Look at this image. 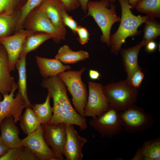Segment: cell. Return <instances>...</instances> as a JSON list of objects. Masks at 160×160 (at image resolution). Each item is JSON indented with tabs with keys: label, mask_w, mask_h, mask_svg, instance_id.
<instances>
[{
	"label": "cell",
	"mask_w": 160,
	"mask_h": 160,
	"mask_svg": "<svg viewBox=\"0 0 160 160\" xmlns=\"http://www.w3.org/2000/svg\"><path fill=\"white\" fill-rule=\"evenodd\" d=\"M22 0H0V14H11L20 10Z\"/></svg>",
	"instance_id": "obj_30"
},
{
	"label": "cell",
	"mask_w": 160,
	"mask_h": 160,
	"mask_svg": "<svg viewBox=\"0 0 160 160\" xmlns=\"http://www.w3.org/2000/svg\"><path fill=\"white\" fill-rule=\"evenodd\" d=\"M143 39L145 45L148 42L154 41L160 35V24L155 18L150 17L145 22Z\"/></svg>",
	"instance_id": "obj_28"
},
{
	"label": "cell",
	"mask_w": 160,
	"mask_h": 160,
	"mask_svg": "<svg viewBox=\"0 0 160 160\" xmlns=\"http://www.w3.org/2000/svg\"><path fill=\"white\" fill-rule=\"evenodd\" d=\"M76 33L78 34V40L81 45H84L88 42L90 34L85 28L78 26L76 29Z\"/></svg>",
	"instance_id": "obj_33"
},
{
	"label": "cell",
	"mask_w": 160,
	"mask_h": 160,
	"mask_svg": "<svg viewBox=\"0 0 160 160\" xmlns=\"http://www.w3.org/2000/svg\"><path fill=\"white\" fill-rule=\"evenodd\" d=\"M24 27L31 32H41L52 34L54 36L53 40L56 43L65 39L39 6L29 13L25 20Z\"/></svg>",
	"instance_id": "obj_8"
},
{
	"label": "cell",
	"mask_w": 160,
	"mask_h": 160,
	"mask_svg": "<svg viewBox=\"0 0 160 160\" xmlns=\"http://www.w3.org/2000/svg\"><path fill=\"white\" fill-rule=\"evenodd\" d=\"M103 90L109 105L120 111L135 105L138 94L137 89L126 80L111 83Z\"/></svg>",
	"instance_id": "obj_4"
},
{
	"label": "cell",
	"mask_w": 160,
	"mask_h": 160,
	"mask_svg": "<svg viewBox=\"0 0 160 160\" xmlns=\"http://www.w3.org/2000/svg\"><path fill=\"white\" fill-rule=\"evenodd\" d=\"M61 17L64 25L69 27L74 34H76V29L78 26L77 23L71 16L68 14L65 9H64L62 12Z\"/></svg>",
	"instance_id": "obj_31"
},
{
	"label": "cell",
	"mask_w": 160,
	"mask_h": 160,
	"mask_svg": "<svg viewBox=\"0 0 160 160\" xmlns=\"http://www.w3.org/2000/svg\"><path fill=\"white\" fill-rule=\"evenodd\" d=\"M141 0H129V3L131 6L132 8H135L137 4Z\"/></svg>",
	"instance_id": "obj_41"
},
{
	"label": "cell",
	"mask_w": 160,
	"mask_h": 160,
	"mask_svg": "<svg viewBox=\"0 0 160 160\" xmlns=\"http://www.w3.org/2000/svg\"><path fill=\"white\" fill-rule=\"evenodd\" d=\"M36 59L40 73L44 78L56 76L71 68L70 65H64L56 58L50 59L36 56Z\"/></svg>",
	"instance_id": "obj_18"
},
{
	"label": "cell",
	"mask_w": 160,
	"mask_h": 160,
	"mask_svg": "<svg viewBox=\"0 0 160 160\" xmlns=\"http://www.w3.org/2000/svg\"><path fill=\"white\" fill-rule=\"evenodd\" d=\"M41 86L47 89L53 101V115L48 124L76 125L81 131L87 128L86 118L81 116L73 107L67 95L66 87L58 75L44 78Z\"/></svg>",
	"instance_id": "obj_1"
},
{
	"label": "cell",
	"mask_w": 160,
	"mask_h": 160,
	"mask_svg": "<svg viewBox=\"0 0 160 160\" xmlns=\"http://www.w3.org/2000/svg\"><path fill=\"white\" fill-rule=\"evenodd\" d=\"M146 45V49L148 52H152L154 51L157 47L156 43L154 41H151L147 43Z\"/></svg>",
	"instance_id": "obj_38"
},
{
	"label": "cell",
	"mask_w": 160,
	"mask_h": 160,
	"mask_svg": "<svg viewBox=\"0 0 160 160\" xmlns=\"http://www.w3.org/2000/svg\"><path fill=\"white\" fill-rule=\"evenodd\" d=\"M90 78L93 80L99 79L101 76L100 73L97 71L90 69L89 72Z\"/></svg>",
	"instance_id": "obj_37"
},
{
	"label": "cell",
	"mask_w": 160,
	"mask_h": 160,
	"mask_svg": "<svg viewBox=\"0 0 160 160\" xmlns=\"http://www.w3.org/2000/svg\"><path fill=\"white\" fill-rule=\"evenodd\" d=\"M44 139L58 160H64L63 152L66 139L65 124H41Z\"/></svg>",
	"instance_id": "obj_11"
},
{
	"label": "cell",
	"mask_w": 160,
	"mask_h": 160,
	"mask_svg": "<svg viewBox=\"0 0 160 160\" xmlns=\"http://www.w3.org/2000/svg\"><path fill=\"white\" fill-rule=\"evenodd\" d=\"M12 116L5 119L0 125V139L9 148L22 146L19 136L20 130L15 125Z\"/></svg>",
	"instance_id": "obj_17"
},
{
	"label": "cell",
	"mask_w": 160,
	"mask_h": 160,
	"mask_svg": "<svg viewBox=\"0 0 160 160\" xmlns=\"http://www.w3.org/2000/svg\"><path fill=\"white\" fill-rule=\"evenodd\" d=\"M160 138L144 142L137 150L132 160H159Z\"/></svg>",
	"instance_id": "obj_20"
},
{
	"label": "cell",
	"mask_w": 160,
	"mask_h": 160,
	"mask_svg": "<svg viewBox=\"0 0 160 160\" xmlns=\"http://www.w3.org/2000/svg\"><path fill=\"white\" fill-rule=\"evenodd\" d=\"M119 111L110 106L100 115L92 118L89 124L103 137H112L123 130Z\"/></svg>",
	"instance_id": "obj_7"
},
{
	"label": "cell",
	"mask_w": 160,
	"mask_h": 160,
	"mask_svg": "<svg viewBox=\"0 0 160 160\" xmlns=\"http://www.w3.org/2000/svg\"><path fill=\"white\" fill-rule=\"evenodd\" d=\"M145 45V41L143 39L139 44L127 49H121L120 51L122 58L124 69L127 74L126 80L130 83V79L136 71L142 70L138 63V57L141 48Z\"/></svg>",
	"instance_id": "obj_15"
},
{
	"label": "cell",
	"mask_w": 160,
	"mask_h": 160,
	"mask_svg": "<svg viewBox=\"0 0 160 160\" xmlns=\"http://www.w3.org/2000/svg\"><path fill=\"white\" fill-rule=\"evenodd\" d=\"M89 53L86 51L80 50L73 51L67 45L61 47L55 56V58L66 64H73L84 60L89 58Z\"/></svg>",
	"instance_id": "obj_21"
},
{
	"label": "cell",
	"mask_w": 160,
	"mask_h": 160,
	"mask_svg": "<svg viewBox=\"0 0 160 160\" xmlns=\"http://www.w3.org/2000/svg\"><path fill=\"white\" fill-rule=\"evenodd\" d=\"M10 72L7 53L1 45L0 49V92L3 95L9 93L15 83Z\"/></svg>",
	"instance_id": "obj_19"
},
{
	"label": "cell",
	"mask_w": 160,
	"mask_h": 160,
	"mask_svg": "<svg viewBox=\"0 0 160 160\" xmlns=\"http://www.w3.org/2000/svg\"><path fill=\"white\" fill-rule=\"evenodd\" d=\"M66 139L63 152L66 160H81L84 156L82 148L87 142L80 136L73 125L65 124Z\"/></svg>",
	"instance_id": "obj_14"
},
{
	"label": "cell",
	"mask_w": 160,
	"mask_h": 160,
	"mask_svg": "<svg viewBox=\"0 0 160 160\" xmlns=\"http://www.w3.org/2000/svg\"><path fill=\"white\" fill-rule=\"evenodd\" d=\"M135 8L138 11L151 17H160V0H141Z\"/></svg>",
	"instance_id": "obj_27"
},
{
	"label": "cell",
	"mask_w": 160,
	"mask_h": 160,
	"mask_svg": "<svg viewBox=\"0 0 160 160\" xmlns=\"http://www.w3.org/2000/svg\"><path fill=\"white\" fill-rule=\"evenodd\" d=\"M26 57V55L20 57L15 64V68L17 69L19 74L17 84L19 87L18 92L21 95L26 107L31 108L32 104L28 99L27 93Z\"/></svg>",
	"instance_id": "obj_22"
},
{
	"label": "cell",
	"mask_w": 160,
	"mask_h": 160,
	"mask_svg": "<svg viewBox=\"0 0 160 160\" xmlns=\"http://www.w3.org/2000/svg\"><path fill=\"white\" fill-rule=\"evenodd\" d=\"M46 13L54 26L65 39L66 29L61 13L65 8L61 0H43L39 5Z\"/></svg>",
	"instance_id": "obj_16"
},
{
	"label": "cell",
	"mask_w": 160,
	"mask_h": 160,
	"mask_svg": "<svg viewBox=\"0 0 160 160\" xmlns=\"http://www.w3.org/2000/svg\"><path fill=\"white\" fill-rule=\"evenodd\" d=\"M51 98L48 94L44 103L31 105V108L41 124H49L52 117L53 110L50 105Z\"/></svg>",
	"instance_id": "obj_26"
},
{
	"label": "cell",
	"mask_w": 160,
	"mask_h": 160,
	"mask_svg": "<svg viewBox=\"0 0 160 160\" xmlns=\"http://www.w3.org/2000/svg\"><path fill=\"white\" fill-rule=\"evenodd\" d=\"M88 86L89 93L84 110V117L95 118L106 111L109 105L102 84L89 81Z\"/></svg>",
	"instance_id": "obj_9"
},
{
	"label": "cell",
	"mask_w": 160,
	"mask_h": 160,
	"mask_svg": "<svg viewBox=\"0 0 160 160\" xmlns=\"http://www.w3.org/2000/svg\"><path fill=\"white\" fill-rule=\"evenodd\" d=\"M1 93L0 92V102L1 100Z\"/></svg>",
	"instance_id": "obj_42"
},
{
	"label": "cell",
	"mask_w": 160,
	"mask_h": 160,
	"mask_svg": "<svg viewBox=\"0 0 160 160\" xmlns=\"http://www.w3.org/2000/svg\"><path fill=\"white\" fill-rule=\"evenodd\" d=\"M119 116L123 128L128 133L144 132L150 129L153 124L152 115L135 104L119 112Z\"/></svg>",
	"instance_id": "obj_6"
},
{
	"label": "cell",
	"mask_w": 160,
	"mask_h": 160,
	"mask_svg": "<svg viewBox=\"0 0 160 160\" xmlns=\"http://www.w3.org/2000/svg\"><path fill=\"white\" fill-rule=\"evenodd\" d=\"M21 143L22 146L28 147L31 150L38 160H58L44 139L41 125L21 140Z\"/></svg>",
	"instance_id": "obj_13"
},
{
	"label": "cell",
	"mask_w": 160,
	"mask_h": 160,
	"mask_svg": "<svg viewBox=\"0 0 160 160\" xmlns=\"http://www.w3.org/2000/svg\"><path fill=\"white\" fill-rule=\"evenodd\" d=\"M144 77V74L142 70H139L136 72L132 77L130 83L134 87L139 88Z\"/></svg>",
	"instance_id": "obj_34"
},
{
	"label": "cell",
	"mask_w": 160,
	"mask_h": 160,
	"mask_svg": "<svg viewBox=\"0 0 160 160\" xmlns=\"http://www.w3.org/2000/svg\"><path fill=\"white\" fill-rule=\"evenodd\" d=\"M23 146L22 152L18 160H38L31 150L28 147Z\"/></svg>",
	"instance_id": "obj_35"
},
{
	"label": "cell",
	"mask_w": 160,
	"mask_h": 160,
	"mask_svg": "<svg viewBox=\"0 0 160 160\" xmlns=\"http://www.w3.org/2000/svg\"><path fill=\"white\" fill-rule=\"evenodd\" d=\"M20 15V11L11 14H0V37L15 32Z\"/></svg>",
	"instance_id": "obj_25"
},
{
	"label": "cell",
	"mask_w": 160,
	"mask_h": 160,
	"mask_svg": "<svg viewBox=\"0 0 160 160\" xmlns=\"http://www.w3.org/2000/svg\"><path fill=\"white\" fill-rule=\"evenodd\" d=\"M23 146L9 148L7 152L0 158V160H18L22 152Z\"/></svg>",
	"instance_id": "obj_32"
},
{
	"label": "cell",
	"mask_w": 160,
	"mask_h": 160,
	"mask_svg": "<svg viewBox=\"0 0 160 160\" xmlns=\"http://www.w3.org/2000/svg\"><path fill=\"white\" fill-rule=\"evenodd\" d=\"M32 32L22 29L16 31L12 35L0 37V43L7 53L10 72L14 70L15 64L20 57L25 39Z\"/></svg>",
	"instance_id": "obj_10"
},
{
	"label": "cell",
	"mask_w": 160,
	"mask_h": 160,
	"mask_svg": "<svg viewBox=\"0 0 160 160\" xmlns=\"http://www.w3.org/2000/svg\"><path fill=\"white\" fill-rule=\"evenodd\" d=\"M1 44L0 43V48H1Z\"/></svg>",
	"instance_id": "obj_43"
},
{
	"label": "cell",
	"mask_w": 160,
	"mask_h": 160,
	"mask_svg": "<svg viewBox=\"0 0 160 160\" xmlns=\"http://www.w3.org/2000/svg\"><path fill=\"white\" fill-rule=\"evenodd\" d=\"M43 0H27L20 10V15L16 26V31L23 29L25 20L29 13L39 6Z\"/></svg>",
	"instance_id": "obj_29"
},
{
	"label": "cell",
	"mask_w": 160,
	"mask_h": 160,
	"mask_svg": "<svg viewBox=\"0 0 160 160\" xmlns=\"http://www.w3.org/2000/svg\"><path fill=\"white\" fill-rule=\"evenodd\" d=\"M66 11H71L78 8L80 5L78 0H61Z\"/></svg>",
	"instance_id": "obj_36"
},
{
	"label": "cell",
	"mask_w": 160,
	"mask_h": 160,
	"mask_svg": "<svg viewBox=\"0 0 160 160\" xmlns=\"http://www.w3.org/2000/svg\"><path fill=\"white\" fill-rule=\"evenodd\" d=\"M9 148L0 139V158L3 156Z\"/></svg>",
	"instance_id": "obj_40"
},
{
	"label": "cell",
	"mask_w": 160,
	"mask_h": 160,
	"mask_svg": "<svg viewBox=\"0 0 160 160\" xmlns=\"http://www.w3.org/2000/svg\"><path fill=\"white\" fill-rule=\"evenodd\" d=\"M54 36L41 32H33L28 35L25 40L20 57L26 55L29 52L35 50L47 40L54 39Z\"/></svg>",
	"instance_id": "obj_23"
},
{
	"label": "cell",
	"mask_w": 160,
	"mask_h": 160,
	"mask_svg": "<svg viewBox=\"0 0 160 160\" xmlns=\"http://www.w3.org/2000/svg\"><path fill=\"white\" fill-rule=\"evenodd\" d=\"M15 83L11 92L3 95V99L0 102V125L5 118L12 116L15 124L19 121L23 109L26 105L19 92L14 97V93L18 88Z\"/></svg>",
	"instance_id": "obj_12"
},
{
	"label": "cell",
	"mask_w": 160,
	"mask_h": 160,
	"mask_svg": "<svg viewBox=\"0 0 160 160\" xmlns=\"http://www.w3.org/2000/svg\"><path fill=\"white\" fill-rule=\"evenodd\" d=\"M108 0L100 1H89L87 5V16L92 17L100 28L102 32L100 41L110 47L111 31L115 23L119 22L121 17L117 16L116 6L110 4Z\"/></svg>",
	"instance_id": "obj_3"
},
{
	"label": "cell",
	"mask_w": 160,
	"mask_h": 160,
	"mask_svg": "<svg viewBox=\"0 0 160 160\" xmlns=\"http://www.w3.org/2000/svg\"><path fill=\"white\" fill-rule=\"evenodd\" d=\"M85 67L77 71L67 70L58 75L71 94L72 102L76 111L82 117H85L84 110L88 99L86 86L81 79V75Z\"/></svg>",
	"instance_id": "obj_5"
},
{
	"label": "cell",
	"mask_w": 160,
	"mask_h": 160,
	"mask_svg": "<svg viewBox=\"0 0 160 160\" xmlns=\"http://www.w3.org/2000/svg\"><path fill=\"white\" fill-rule=\"evenodd\" d=\"M111 3H114L116 0H108ZM82 9L85 13L87 11V5L89 0H78Z\"/></svg>",
	"instance_id": "obj_39"
},
{
	"label": "cell",
	"mask_w": 160,
	"mask_h": 160,
	"mask_svg": "<svg viewBox=\"0 0 160 160\" xmlns=\"http://www.w3.org/2000/svg\"><path fill=\"white\" fill-rule=\"evenodd\" d=\"M25 111L20 116L19 125L23 132L27 135L38 129L41 124L31 108H26Z\"/></svg>",
	"instance_id": "obj_24"
},
{
	"label": "cell",
	"mask_w": 160,
	"mask_h": 160,
	"mask_svg": "<svg viewBox=\"0 0 160 160\" xmlns=\"http://www.w3.org/2000/svg\"><path fill=\"white\" fill-rule=\"evenodd\" d=\"M118 0L121 6V15L118 29L110 36L111 52L113 54H117L120 52L122 45L127 38L136 36L141 33V31L138 30V28L150 17L148 15L141 16L134 15L131 10L132 7L129 0Z\"/></svg>",
	"instance_id": "obj_2"
}]
</instances>
